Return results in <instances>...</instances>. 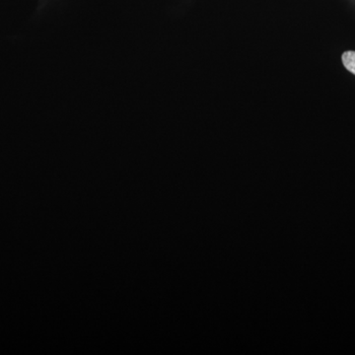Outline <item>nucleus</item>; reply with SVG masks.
Listing matches in <instances>:
<instances>
[{
  "mask_svg": "<svg viewBox=\"0 0 355 355\" xmlns=\"http://www.w3.org/2000/svg\"><path fill=\"white\" fill-rule=\"evenodd\" d=\"M343 64L345 69L355 76V51H345L343 55Z\"/></svg>",
  "mask_w": 355,
  "mask_h": 355,
  "instance_id": "f257e3e1",
  "label": "nucleus"
}]
</instances>
